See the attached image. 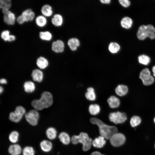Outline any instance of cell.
I'll list each match as a JSON object with an SVG mask.
<instances>
[{
  "label": "cell",
  "mask_w": 155,
  "mask_h": 155,
  "mask_svg": "<svg viewBox=\"0 0 155 155\" xmlns=\"http://www.w3.org/2000/svg\"><path fill=\"white\" fill-rule=\"evenodd\" d=\"M141 121V119L140 117L134 116L131 119L130 123L132 127H135L140 125Z\"/></svg>",
  "instance_id": "e575fe53"
},
{
  "label": "cell",
  "mask_w": 155,
  "mask_h": 155,
  "mask_svg": "<svg viewBox=\"0 0 155 155\" xmlns=\"http://www.w3.org/2000/svg\"><path fill=\"white\" fill-rule=\"evenodd\" d=\"M16 39V37L13 35L10 34L9 38L8 40V41L12 42L15 40Z\"/></svg>",
  "instance_id": "b9f144b4"
},
{
  "label": "cell",
  "mask_w": 155,
  "mask_h": 155,
  "mask_svg": "<svg viewBox=\"0 0 155 155\" xmlns=\"http://www.w3.org/2000/svg\"><path fill=\"white\" fill-rule=\"evenodd\" d=\"M119 2L121 5L124 7H128L130 5V2L128 0H119Z\"/></svg>",
  "instance_id": "ab89813d"
},
{
  "label": "cell",
  "mask_w": 155,
  "mask_h": 155,
  "mask_svg": "<svg viewBox=\"0 0 155 155\" xmlns=\"http://www.w3.org/2000/svg\"><path fill=\"white\" fill-rule=\"evenodd\" d=\"M19 134L16 131H12L9 134V141L13 143H15L18 140Z\"/></svg>",
  "instance_id": "d590c367"
},
{
  "label": "cell",
  "mask_w": 155,
  "mask_h": 155,
  "mask_svg": "<svg viewBox=\"0 0 155 155\" xmlns=\"http://www.w3.org/2000/svg\"><path fill=\"white\" fill-rule=\"evenodd\" d=\"M24 87L25 91L28 93L32 92L35 89L34 84L30 81L25 82L24 85Z\"/></svg>",
  "instance_id": "484cf974"
},
{
  "label": "cell",
  "mask_w": 155,
  "mask_h": 155,
  "mask_svg": "<svg viewBox=\"0 0 155 155\" xmlns=\"http://www.w3.org/2000/svg\"><path fill=\"white\" fill-rule=\"evenodd\" d=\"M63 21L62 16L59 14H54L51 19L52 23L56 26H61L63 24Z\"/></svg>",
  "instance_id": "ac0fdd59"
},
{
  "label": "cell",
  "mask_w": 155,
  "mask_h": 155,
  "mask_svg": "<svg viewBox=\"0 0 155 155\" xmlns=\"http://www.w3.org/2000/svg\"><path fill=\"white\" fill-rule=\"evenodd\" d=\"M120 46L119 44L115 42H111L108 46L109 51L112 53H115L120 50Z\"/></svg>",
  "instance_id": "d6a6232c"
},
{
  "label": "cell",
  "mask_w": 155,
  "mask_h": 155,
  "mask_svg": "<svg viewBox=\"0 0 155 155\" xmlns=\"http://www.w3.org/2000/svg\"><path fill=\"white\" fill-rule=\"evenodd\" d=\"M41 11L42 15L46 17L51 16L53 13L52 7L47 4H45L42 6Z\"/></svg>",
  "instance_id": "d6986e66"
},
{
  "label": "cell",
  "mask_w": 155,
  "mask_h": 155,
  "mask_svg": "<svg viewBox=\"0 0 155 155\" xmlns=\"http://www.w3.org/2000/svg\"><path fill=\"white\" fill-rule=\"evenodd\" d=\"M32 76L34 81L40 82L43 79V73L40 70L36 69L33 70Z\"/></svg>",
  "instance_id": "e0dca14e"
},
{
  "label": "cell",
  "mask_w": 155,
  "mask_h": 155,
  "mask_svg": "<svg viewBox=\"0 0 155 155\" xmlns=\"http://www.w3.org/2000/svg\"><path fill=\"white\" fill-rule=\"evenodd\" d=\"M39 117L38 112L35 110L30 111L26 114L25 115L26 121L32 126H35L37 125Z\"/></svg>",
  "instance_id": "52a82bcc"
},
{
  "label": "cell",
  "mask_w": 155,
  "mask_h": 155,
  "mask_svg": "<svg viewBox=\"0 0 155 155\" xmlns=\"http://www.w3.org/2000/svg\"><path fill=\"white\" fill-rule=\"evenodd\" d=\"M57 132L55 128L53 127L48 128L46 131V134L47 137L50 140L55 139L57 136Z\"/></svg>",
  "instance_id": "83f0119b"
},
{
  "label": "cell",
  "mask_w": 155,
  "mask_h": 155,
  "mask_svg": "<svg viewBox=\"0 0 155 155\" xmlns=\"http://www.w3.org/2000/svg\"><path fill=\"white\" fill-rule=\"evenodd\" d=\"M3 88L1 86H0V93H1L3 91Z\"/></svg>",
  "instance_id": "7dc6e473"
},
{
  "label": "cell",
  "mask_w": 155,
  "mask_h": 155,
  "mask_svg": "<svg viewBox=\"0 0 155 155\" xmlns=\"http://www.w3.org/2000/svg\"><path fill=\"white\" fill-rule=\"evenodd\" d=\"M151 75V72L149 69L148 68H145L140 72L139 78L142 81L148 78Z\"/></svg>",
  "instance_id": "836d02e7"
},
{
  "label": "cell",
  "mask_w": 155,
  "mask_h": 155,
  "mask_svg": "<svg viewBox=\"0 0 155 155\" xmlns=\"http://www.w3.org/2000/svg\"></svg>",
  "instance_id": "681fc988"
},
{
  "label": "cell",
  "mask_w": 155,
  "mask_h": 155,
  "mask_svg": "<svg viewBox=\"0 0 155 155\" xmlns=\"http://www.w3.org/2000/svg\"><path fill=\"white\" fill-rule=\"evenodd\" d=\"M17 22L20 24H22L25 22L23 17L21 14L19 16L16 20Z\"/></svg>",
  "instance_id": "60d3db41"
},
{
  "label": "cell",
  "mask_w": 155,
  "mask_h": 155,
  "mask_svg": "<svg viewBox=\"0 0 155 155\" xmlns=\"http://www.w3.org/2000/svg\"><path fill=\"white\" fill-rule=\"evenodd\" d=\"M65 46L63 42L60 40L53 41L51 44L52 50L56 53H62L64 51Z\"/></svg>",
  "instance_id": "9c48e42d"
},
{
  "label": "cell",
  "mask_w": 155,
  "mask_h": 155,
  "mask_svg": "<svg viewBox=\"0 0 155 155\" xmlns=\"http://www.w3.org/2000/svg\"><path fill=\"white\" fill-rule=\"evenodd\" d=\"M154 81V77L151 75L149 78L142 81L143 84L146 86H150L153 84Z\"/></svg>",
  "instance_id": "74e56055"
},
{
  "label": "cell",
  "mask_w": 155,
  "mask_h": 155,
  "mask_svg": "<svg viewBox=\"0 0 155 155\" xmlns=\"http://www.w3.org/2000/svg\"><path fill=\"white\" fill-rule=\"evenodd\" d=\"M36 24L40 27H43L46 24L47 20L45 17L43 15L38 16L35 18Z\"/></svg>",
  "instance_id": "d4e9b609"
},
{
  "label": "cell",
  "mask_w": 155,
  "mask_h": 155,
  "mask_svg": "<svg viewBox=\"0 0 155 155\" xmlns=\"http://www.w3.org/2000/svg\"><path fill=\"white\" fill-rule=\"evenodd\" d=\"M8 151L11 155H20L22 152V148L18 144L12 145L9 146Z\"/></svg>",
  "instance_id": "2e32d148"
},
{
  "label": "cell",
  "mask_w": 155,
  "mask_h": 155,
  "mask_svg": "<svg viewBox=\"0 0 155 155\" xmlns=\"http://www.w3.org/2000/svg\"><path fill=\"white\" fill-rule=\"evenodd\" d=\"M110 142L114 147H119L123 145L125 141V137L123 134L117 133L111 137Z\"/></svg>",
  "instance_id": "8992f818"
},
{
  "label": "cell",
  "mask_w": 155,
  "mask_h": 155,
  "mask_svg": "<svg viewBox=\"0 0 155 155\" xmlns=\"http://www.w3.org/2000/svg\"><path fill=\"white\" fill-rule=\"evenodd\" d=\"M137 35L138 38L141 40H144L148 37L146 26L143 25L139 27Z\"/></svg>",
  "instance_id": "5bb4252c"
},
{
  "label": "cell",
  "mask_w": 155,
  "mask_h": 155,
  "mask_svg": "<svg viewBox=\"0 0 155 155\" xmlns=\"http://www.w3.org/2000/svg\"><path fill=\"white\" fill-rule=\"evenodd\" d=\"M26 110L24 107L21 106H18L14 112L10 113L9 119L12 122H18L21 120Z\"/></svg>",
  "instance_id": "277c9868"
},
{
  "label": "cell",
  "mask_w": 155,
  "mask_h": 155,
  "mask_svg": "<svg viewBox=\"0 0 155 155\" xmlns=\"http://www.w3.org/2000/svg\"><path fill=\"white\" fill-rule=\"evenodd\" d=\"M0 82L1 84H6L7 83V81L5 79L2 78L0 80Z\"/></svg>",
  "instance_id": "f6af8a7d"
},
{
  "label": "cell",
  "mask_w": 155,
  "mask_h": 155,
  "mask_svg": "<svg viewBox=\"0 0 155 155\" xmlns=\"http://www.w3.org/2000/svg\"><path fill=\"white\" fill-rule=\"evenodd\" d=\"M53 102L52 94L47 91L43 92L38 100H34L31 102L32 106L37 110H41L51 106Z\"/></svg>",
  "instance_id": "7a4b0ae2"
},
{
  "label": "cell",
  "mask_w": 155,
  "mask_h": 155,
  "mask_svg": "<svg viewBox=\"0 0 155 155\" xmlns=\"http://www.w3.org/2000/svg\"><path fill=\"white\" fill-rule=\"evenodd\" d=\"M90 121L92 123L98 126L100 135L105 139L109 140L112 135L117 132V129L116 127L107 125L98 119L92 118Z\"/></svg>",
  "instance_id": "6da1fadb"
},
{
  "label": "cell",
  "mask_w": 155,
  "mask_h": 155,
  "mask_svg": "<svg viewBox=\"0 0 155 155\" xmlns=\"http://www.w3.org/2000/svg\"><path fill=\"white\" fill-rule=\"evenodd\" d=\"M67 44L71 50L74 51L76 50L79 46L80 42L77 38H72L69 40Z\"/></svg>",
  "instance_id": "ffe728a7"
},
{
  "label": "cell",
  "mask_w": 155,
  "mask_h": 155,
  "mask_svg": "<svg viewBox=\"0 0 155 155\" xmlns=\"http://www.w3.org/2000/svg\"><path fill=\"white\" fill-rule=\"evenodd\" d=\"M106 143L105 138L100 135L95 139L92 141V145L95 147L101 148L103 147Z\"/></svg>",
  "instance_id": "9a60e30c"
},
{
  "label": "cell",
  "mask_w": 155,
  "mask_h": 155,
  "mask_svg": "<svg viewBox=\"0 0 155 155\" xmlns=\"http://www.w3.org/2000/svg\"><path fill=\"white\" fill-rule=\"evenodd\" d=\"M153 76L155 77V65L153 66L152 69Z\"/></svg>",
  "instance_id": "bcb514c9"
},
{
  "label": "cell",
  "mask_w": 155,
  "mask_h": 155,
  "mask_svg": "<svg viewBox=\"0 0 155 155\" xmlns=\"http://www.w3.org/2000/svg\"><path fill=\"white\" fill-rule=\"evenodd\" d=\"M11 5V0H0V8L3 14L9 10Z\"/></svg>",
  "instance_id": "4fadbf2b"
},
{
  "label": "cell",
  "mask_w": 155,
  "mask_h": 155,
  "mask_svg": "<svg viewBox=\"0 0 155 155\" xmlns=\"http://www.w3.org/2000/svg\"><path fill=\"white\" fill-rule=\"evenodd\" d=\"M9 30H5L3 31L1 34V38L5 41H7L10 36Z\"/></svg>",
  "instance_id": "f35d334b"
},
{
  "label": "cell",
  "mask_w": 155,
  "mask_h": 155,
  "mask_svg": "<svg viewBox=\"0 0 155 155\" xmlns=\"http://www.w3.org/2000/svg\"><path fill=\"white\" fill-rule=\"evenodd\" d=\"M88 110L91 115H96L99 113L100 108L99 105L95 104L90 105L89 106Z\"/></svg>",
  "instance_id": "4316f807"
},
{
  "label": "cell",
  "mask_w": 155,
  "mask_h": 155,
  "mask_svg": "<svg viewBox=\"0 0 155 155\" xmlns=\"http://www.w3.org/2000/svg\"><path fill=\"white\" fill-rule=\"evenodd\" d=\"M36 64L40 69H44L48 66L49 62L47 59L46 58L40 56L37 58Z\"/></svg>",
  "instance_id": "44dd1931"
},
{
  "label": "cell",
  "mask_w": 155,
  "mask_h": 155,
  "mask_svg": "<svg viewBox=\"0 0 155 155\" xmlns=\"http://www.w3.org/2000/svg\"><path fill=\"white\" fill-rule=\"evenodd\" d=\"M22 152L23 155H34L35 151L32 147L27 146L24 148Z\"/></svg>",
  "instance_id": "8d00e7d4"
},
{
  "label": "cell",
  "mask_w": 155,
  "mask_h": 155,
  "mask_svg": "<svg viewBox=\"0 0 155 155\" xmlns=\"http://www.w3.org/2000/svg\"><path fill=\"white\" fill-rule=\"evenodd\" d=\"M139 62L144 65H147L150 61V58L148 56L145 55H140L138 57Z\"/></svg>",
  "instance_id": "1f68e13d"
},
{
  "label": "cell",
  "mask_w": 155,
  "mask_h": 155,
  "mask_svg": "<svg viewBox=\"0 0 155 155\" xmlns=\"http://www.w3.org/2000/svg\"><path fill=\"white\" fill-rule=\"evenodd\" d=\"M100 1L102 3L108 4L110 3L111 1L110 0H100Z\"/></svg>",
  "instance_id": "7bdbcfd3"
},
{
  "label": "cell",
  "mask_w": 155,
  "mask_h": 155,
  "mask_svg": "<svg viewBox=\"0 0 155 155\" xmlns=\"http://www.w3.org/2000/svg\"><path fill=\"white\" fill-rule=\"evenodd\" d=\"M154 123H155V117L154 118Z\"/></svg>",
  "instance_id": "c3c4849f"
},
{
  "label": "cell",
  "mask_w": 155,
  "mask_h": 155,
  "mask_svg": "<svg viewBox=\"0 0 155 155\" xmlns=\"http://www.w3.org/2000/svg\"><path fill=\"white\" fill-rule=\"evenodd\" d=\"M115 91L117 95L120 96H123L127 94L128 92V88L126 85L119 84L116 87Z\"/></svg>",
  "instance_id": "8fae6325"
},
{
  "label": "cell",
  "mask_w": 155,
  "mask_h": 155,
  "mask_svg": "<svg viewBox=\"0 0 155 155\" xmlns=\"http://www.w3.org/2000/svg\"><path fill=\"white\" fill-rule=\"evenodd\" d=\"M133 24L132 20L130 18L125 17L123 18L121 21V26L125 28L128 29L130 28Z\"/></svg>",
  "instance_id": "603a6c76"
},
{
  "label": "cell",
  "mask_w": 155,
  "mask_h": 155,
  "mask_svg": "<svg viewBox=\"0 0 155 155\" xmlns=\"http://www.w3.org/2000/svg\"><path fill=\"white\" fill-rule=\"evenodd\" d=\"M109 118L111 121L116 124L123 123L127 120L126 114L118 111L110 113Z\"/></svg>",
  "instance_id": "5b68a950"
},
{
  "label": "cell",
  "mask_w": 155,
  "mask_h": 155,
  "mask_svg": "<svg viewBox=\"0 0 155 155\" xmlns=\"http://www.w3.org/2000/svg\"><path fill=\"white\" fill-rule=\"evenodd\" d=\"M3 20L4 23L8 25H14L16 21L15 14L10 10L8 11L4 14Z\"/></svg>",
  "instance_id": "ba28073f"
},
{
  "label": "cell",
  "mask_w": 155,
  "mask_h": 155,
  "mask_svg": "<svg viewBox=\"0 0 155 155\" xmlns=\"http://www.w3.org/2000/svg\"><path fill=\"white\" fill-rule=\"evenodd\" d=\"M147 37L153 39L155 38V28L151 24L146 26Z\"/></svg>",
  "instance_id": "f1b7e54d"
},
{
  "label": "cell",
  "mask_w": 155,
  "mask_h": 155,
  "mask_svg": "<svg viewBox=\"0 0 155 155\" xmlns=\"http://www.w3.org/2000/svg\"><path fill=\"white\" fill-rule=\"evenodd\" d=\"M40 146L42 150L45 152L50 151L52 148V144L51 142L47 140H44L40 143Z\"/></svg>",
  "instance_id": "7402d4cb"
},
{
  "label": "cell",
  "mask_w": 155,
  "mask_h": 155,
  "mask_svg": "<svg viewBox=\"0 0 155 155\" xmlns=\"http://www.w3.org/2000/svg\"><path fill=\"white\" fill-rule=\"evenodd\" d=\"M85 96L88 100L91 101L94 100L96 99V96L94 88L92 87L88 88Z\"/></svg>",
  "instance_id": "cb8c5ba5"
},
{
  "label": "cell",
  "mask_w": 155,
  "mask_h": 155,
  "mask_svg": "<svg viewBox=\"0 0 155 155\" xmlns=\"http://www.w3.org/2000/svg\"><path fill=\"white\" fill-rule=\"evenodd\" d=\"M90 155H105L102 154L100 152L98 151H95L92 152Z\"/></svg>",
  "instance_id": "ee69618b"
},
{
  "label": "cell",
  "mask_w": 155,
  "mask_h": 155,
  "mask_svg": "<svg viewBox=\"0 0 155 155\" xmlns=\"http://www.w3.org/2000/svg\"><path fill=\"white\" fill-rule=\"evenodd\" d=\"M59 138L64 144H68L70 142V138L69 135L65 132L61 133L59 135Z\"/></svg>",
  "instance_id": "f546056e"
},
{
  "label": "cell",
  "mask_w": 155,
  "mask_h": 155,
  "mask_svg": "<svg viewBox=\"0 0 155 155\" xmlns=\"http://www.w3.org/2000/svg\"><path fill=\"white\" fill-rule=\"evenodd\" d=\"M21 15L23 17L25 22L33 20L35 16L34 12L30 9L25 10L22 12Z\"/></svg>",
  "instance_id": "30bf717a"
},
{
  "label": "cell",
  "mask_w": 155,
  "mask_h": 155,
  "mask_svg": "<svg viewBox=\"0 0 155 155\" xmlns=\"http://www.w3.org/2000/svg\"><path fill=\"white\" fill-rule=\"evenodd\" d=\"M107 102L110 107L113 108L118 107L120 103L119 99L114 96H110L108 99Z\"/></svg>",
  "instance_id": "7c38bea8"
},
{
  "label": "cell",
  "mask_w": 155,
  "mask_h": 155,
  "mask_svg": "<svg viewBox=\"0 0 155 155\" xmlns=\"http://www.w3.org/2000/svg\"><path fill=\"white\" fill-rule=\"evenodd\" d=\"M39 37L42 40L49 41L52 39V35L49 31H40L39 33Z\"/></svg>",
  "instance_id": "4dcf8cb0"
},
{
  "label": "cell",
  "mask_w": 155,
  "mask_h": 155,
  "mask_svg": "<svg viewBox=\"0 0 155 155\" xmlns=\"http://www.w3.org/2000/svg\"><path fill=\"white\" fill-rule=\"evenodd\" d=\"M71 141L73 144H76L78 143H82L83 144V150L85 151L90 149L92 141L88 134L84 132L80 133L78 135L73 136L71 137Z\"/></svg>",
  "instance_id": "3957f363"
}]
</instances>
